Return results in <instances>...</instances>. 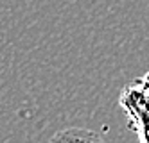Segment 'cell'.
Here are the masks:
<instances>
[{"mask_svg": "<svg viewBox=\"0 0 149 143\" xmlns=\"http://www.w3.org/2000/svg\"><path fill=\"white\" fill-rule=\"evenodd\" d=\"M119 106L126 113L127 125L136 133L140 143H149V72L122 88Z\"/></svg>", "mask_w": 149, "mask_h": 143, "instance_id": "1", "label": "cell"}, {"mask_svg": "<svg viewBox=\"0 0 149 143\" xmlns=\"http://www.w3.org/2000/svg\"><path fill=\"white\" fill-rule=\"evenodd\" d=\"M49 143H108V141L95 131L83 127H68L58 131Z\"/></svg>", "mask_w": 149, "mask_h": 143, "instance_id": "2", "label": "cell"}]
</instances>
